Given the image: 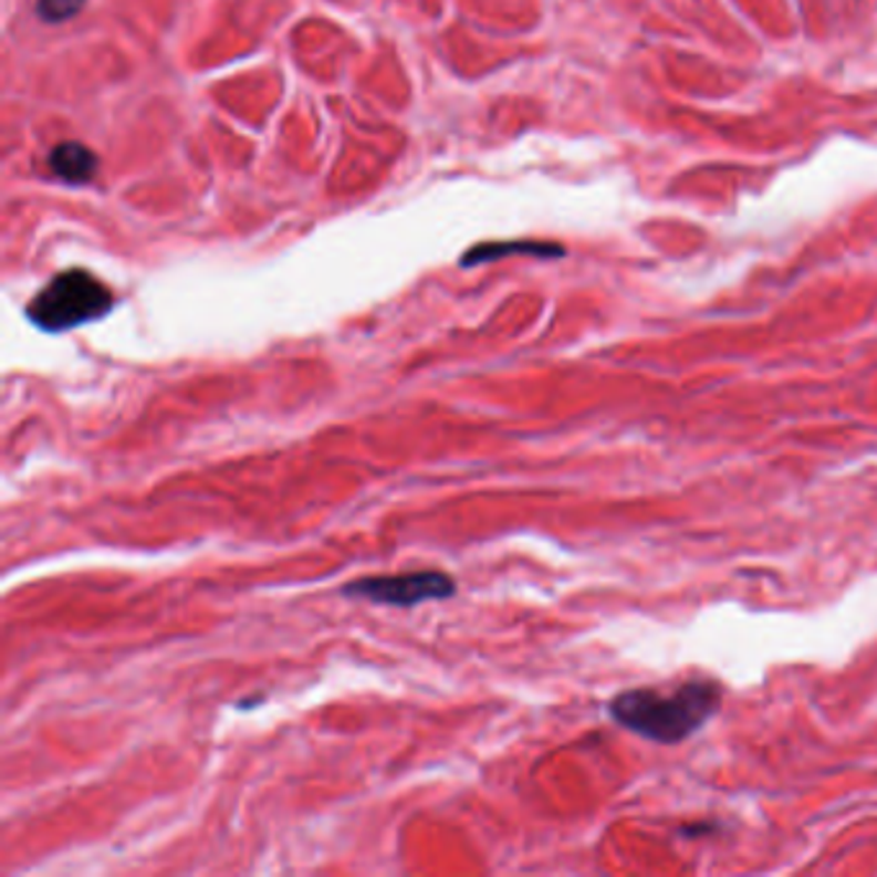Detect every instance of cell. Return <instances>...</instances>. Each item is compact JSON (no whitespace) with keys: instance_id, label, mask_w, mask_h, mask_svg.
<instances>
[{"instance_id":"cell-5","label":"cell","mask_w":877,"mask_h":877,"mask_svg":"<svg viewBox=\"0 0 877 877\" xmlns=\"http://www.w3.org/2000/svg\"><path fill=\"white\" fill-rule=\"evenodd\" d=\"M504 252H535V255H561V248H553V244H539V242H518V244H497V248H477L471 250L469 255L463 258V265L469 263H481V260L489 258H500Z\"/></svg>"},{"instance_id":"cell-2","label":"cell","mask_w":877,"mask_h":877,"mask_svg":"<svg viewBox=\"0 0 877 877\" xmlns=\"http://www.w3.org/2000/svg\"><path fill=\"white\" fill-rule=\"evenodd\" d=\"M116 299L104 281L88 271H65L46 283L27 306V317L44 332H70L91 325L114 310Z\"/></svg>"},{"instance_id":"cell-1","label":"cell","mask_w":877,"mask_h":877,"mask_svg":"<svg viewBox=\"0 0 877 877\" xmlns=\"http://www.w3.org/2000/svg\"><path fill=\"white\" fill-rule=\"evenodd\" d=\"M723 706V685L692 677L671 687H636L615 695L607 713L623 729L657 744H679L698 733Z\"/></svg>"},{"instance_id":"cell-3","label":"cell","mask_w":877,"mask_h":877,"mask_svg":"<svg viewBox=\"0 0 877 877\" xmlns=\"http://www.w3.org/2000/svg\"><path fill=\"white\" fill-rule=\"evenodd\" d=\"M345 597L366 599L376 605L391 607H417L430 599H448L456 595V580L446 572H413V574H384V576H363V580L347 582L343 589Z\"/></svg>"},{"instance_id":"cell-6","label":"cell","mask_w":877,"mask_h":877,"mask_svg":"<svg viewBox=\"0 0 877 877\" xmlns=\"http://www.w3.org/2000/svg\"><path fill=\"white\" fill-rule=\"evenodd\" d=\"M85 0H39L36 11L46 23H65L83 11Z\"/></svg>"},{"instance_id":"cell-4","label":"cell","mask_w":877,"mask_h":877,"mask_svg":"<svg viewBox=\"0 0 877 877\" xmlns=\"http://www.w3.org/2000/svg\"><path fill=\"white\" fill-rule=\"evenodd\" d=\"M50 168L58 173L62 180H67V184L81 186L88 184V180L96 176L98 157L91 147H85L83 142H62V145L52 149Z\"/></svg>"}]
</instances>
